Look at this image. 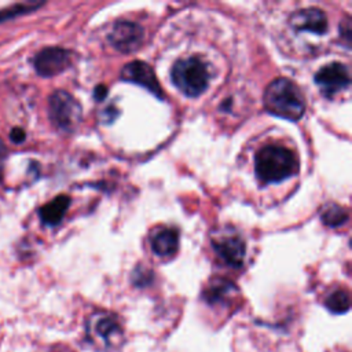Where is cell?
Returning a JSON list of instances; mask_svg holds the SVG:
<instances>
[{
	"instance_id": "6da1fadb",
	"label": "cell",
	"mask_w": 352,
	"mask_h": 352,
	"mask_svg": "<svg viewBox=\"0 0 352 352\" xmlns=\"http://www.w3.org/2000/svg\"><path fill=\"white\" fill-rule=\"evenodd\" d=\"M267 111L285 120L297 121L305 111V100L298 87L287 78L272 80L264 92Z\"/></svg>"
},
{
	"instance_id": "7a4b0ae2",
	"label": "cell",
	"mask_w": 352,
	"mask_h": 352,
	"mask_svg": "<svg viewBox=\"0 0 352 352\" xmlns=\"http://www.w3.org/2000/svg\"><path fill=\"white\" fill-rule=\"evenodd\" d=\"M254 170L263 183H279L298 170V162L292 150L278 144H268L256 154Z\"/></svg>"
},
{
	"instance_id": "3957f363",
	"label": "cell",
	"mask_w": 352,
	"mask_h": 352,
	"mask_svg": "<svg viewBox=\"0 0 352 352\" xmlns=\"http://www.w3.org/2000/svg\"><path fill=\"white\" fill-rule=\"evenodd\" d=\"M87 337L96 349L110 352L124 344V327L117 315L96 312L87 322Z\"/></svg>"
},
{
	"instance_id": "277c9868",
	"label": "cell",
	"mask_w": 352,
	"mask_h": 352,
	"mask_svg": "<svg viewBox=\"0 0 352 352\" xmlns=\"http://www.w3.org/2000/svg\"><path fill=\"white\" fill-rule=\"evenodd\" d=\"M173 84L187 96H199L208 87L209 72L206 65L197 56L179 59L170 72Z\"/></svg>"
},
{
	"instance_id": "5b68a950",
	"label": "cell",
	"mask_w": 352,
	"mask_h": 352,
	"mask_svg": "<svg viewBox=\"0 0 352 352\" xmlns=\"http://www.w3.org/2000/svg\"><path fill=\"white\" fill-rule=\"evenodd\" d=\"M50 118L52 124L60 129L70 132L73 131L82 117L81 104L77 99L66 91H55L50 96Z\"/></svg>"
},
{
	"instance_id": "8992f818",
	"label": "cell",
	"mask_w": 352,
	"mask_h": 352,
	"mask_svg": "<svg viewBox=\"0 0 352 352\" xmlns=\"http://www.w3.org/2000/svg\"><path fill=\"white\" fill-rule=\"evenodd\" d=\"M144 32L140 25L129 21H118L113 25L107 40L113 48L122 54H131L140 48Z\"/></svg>"
},
{
	"instance_id": "52a82bcc",
	"label": "cell",
	"mask_w": 352,
	"mask_h": 352,
	"mask_svg": "<svg viewBox=\"0 0 352 352\" xmlns=\"http://www.w3.org/2000/svg\"><path fill=\"white\" fill-rule=\"evenodd\" d=\"M315 82L326 96H331L349 85V70L345 65L333 62L315 73Z\"/></svg>"
},
{
	"instance_id": "ba28073f",
	"label": "cell",
	"mask_w": 352,
	"mask_h": 352,
	"mask_svg": "<svg viewBox=\"0 0 352 352\" xmlns=\"http://www.w3.org/2000/svg\"><path fill=\"white\" fill-rule=\"evenodd\" d=\"M72 62V54L59 47H47L34 58V69L43 77H52L63 72Z\"/></svg>"
},
{
	"instance_id": "9c48e42d",
	"label": "cell",
	"mask_w": 352,
	"mask_h": 352,
	"mask_svg": "<svg viewBox=\"0 0 352 352\" xmlns=\"http://www.w3.org/2000/svg\"><path fill=\"white\" fill-rule=\"evenodd\" d=\"M121 78L124 81H129V82L142 85L143 88H146L147 91H150L151 94L158 96L160 99L164 98L161 85L154 74V70L146 62L133 60V62L126 63L121 70Z\"/></svg>"
},
{
	"instance_id": "30bf717a",
	"label": "cell",
	"mask_w": 352,
	"mask_h": 352,
	"mask_svg": "<svg viewBox=\"0 0 352 352\" xmlns=\"http://www.w3.org/2000/svg\"><path fill=\"white\" fill-rule=\"evenodd\" d=\"M213 248L223 263L232 268H241L245 260L246 246L242 238L235 234L221 236L213 241Z\"/></svg>"
},
{
	"instance_id": "8fae6325",
	"label": "cell",
	"mask_w": 352,
	"mask_h": 352,
	"mask_svg": "<svg viewBox=\"0 0 352 352\" xmlns=\"http://www.w3.org/2000/svg\"><path fill=\"white\" fill-rule=\"evenodd\" d=\"M290 26L297 30H305L314 34H323L327 30V16L319 8H302L290 15Z\"/></svg>"
},
{
	"instance_id": "7c38bea8",
	"label": "cell",
	"mask_w": 352,
	"mask_h": 352,
	"mask_svg": "<svg viewBox=\"0 0 352 352\" xmlns=\"http://www.w3.org/2000/svg\"><path fill=\"white\" fill-rule=\"evenodd\" d=\"M238 296L236 286L224 278H213L202 292V298L209 305H230Z\"/></svg>"
},
{
	"instance_id": "4fadbf2b",
	"label": "cell",
	"mask_w": 352,
	"mask_h": 352,
	"mask_svg": "<svg viewBox=\"0 0 352 352\" xmlns=\"http://www.w3.org/2000/svg\"><path fill=\"white\" fill-rule=\"evenodd\" d=\"M179 248V232L173 228H164L153 234L151 249L157 256L168 257L176 253Z\"/></svg>"
},
{
	"instance_id": "5bb4252c",
	"label": "cell",
	"mask_w": 352,
	"mask_h": 352,
	"mask_svg": "<svg viewBox=\"0 0 352 352\" xmlns=\"http://www.w3.org/2000/svg\"><path fill=\"white\" fill-rule=\"evenodd\" d=\"M70 205V198L66 195H58L48 204L40 208L38 214L44 224L47 226H56L62 221L63 216L66 214V210Z\"/></svg>"
},
{
	"instance_id": "9a60e30c",
	"label": "cell",
	"mask_w": 352,
	"mask_h": 352,
	"mask_svg": "<svg viewBox=\"0 0 352 352\" xmlns=\"http://www.w3.org/2000/svg\"><path fill=\"white\" fill-rule=\"evenodd\" d=\"M322 221L329 227H338L348 220V213L344 208L336 204H327L320 210Z\"/></svg>"
},
{
	"instance_id": "2e32d148",
	"label": "cell",
	"mask_w": 352,
	"mask_h": 352,
	"mask_svg": "<svg viewBox=\"0 0 352 352\" xmlns=\"http://www.w3.org/2000/svg\"><path fill=\"white\" fill-rule=\"evenodd\" d=\"M324 305L333 314H344L349 309V294L348 292L338 289L333 292L324 301Z\"/></svg>"
},
{
	"instance_id": "e0dca14e",
	"label": "cell",
	"mask_w": 352,
	"mask_h": 352,
	"mask_svg": "<svg viewBox=\"0 0 352 352\" xmlns=\"http://www.w3.org/2000/svg\"><path fill=\"white\" fill-rule=\"evenodd\" d=\"M40 7V3H34V4H14L11 7H7V8H3L0 10V22L3 21H7L10 18H14V16H18L21 14H25V12H29L34 8Z\"/></svg>"
},
{
	"instance_id": "ac0fdd59",
	"label": "cell",
	"mask_w": 352,
	"mask_h": 352,
	"mask_svg": "<svg viewBox=\"0 0 352 352\" xmlns=\"http://www.w3.org/2000/svg\"><path fill=\"white\" fill-rule=\"evenodd\" d=\"M340 34L345 38L346 45H349V43H351V21H349V18H346L344 22H341Z\"/></svg>"
},
{
	"instance_id": "d6986e66",
	"label": "cell",
	"mask_w": 352,
	"mask_h": 352,
	"mask_svg": "<svg viewBox=\"0 0 352 352\" xmlns=\"http://www.w3.org/2000/svg\"><path fill=\"white\" fill-rule=\"evenodd\" d=\"M10 138H11V140H12L14 143H22V142L25 140L26 135H25L23 129H21V128H14V129L11 131V133H10Z\"/></svg>"
},
{
	"instance_id": "ffe728a7",
	"label": "cell",
	"mask_w": 352,
	"mask_h": 352,
	"mask_svg": "<svg viewBox=\"0 0 352 352\" xmlns=\"http://www.w3.org/2000/svg\"><path fill=\"white\" fill-rule=\"evenodd\" d=\"M6 158H7V148L4 142L0 139V180L3 176V170H4V164H6Z\"/></svg>"
},
{
	"instance_id": "44dd1931",
	"label": "cell",
	"mask_w": 352,
	"mask_h": 352,
	"mask_svg": "<svg viewBox=\"0 0 352 352\" xmlns=\"http://www.w3.org/2000/svg\"><path fill=\"white\" fill-rule=\"evenodd\" d=\"M106 94H107V89L104 85H98L95 88V99L96 100H102L106 96Z\"/></svg>"
}]
</instances>
